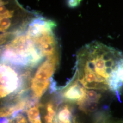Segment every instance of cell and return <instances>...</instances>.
<instances>
[{
  "mask_svg": "<svg viewBox=\"0 0 123 123\" xmlns=\"http://www.w3.org/2000/svg\"><path fill=\"white\" fill-rule=\"evenodd\" d=\"M123 59L119 50L93 42L85 45L77 53L74 77L88 90H109Z\"/></svg>",
  "mask_w": 123,
  "mask_h": 123,
  "instance_id": "1",
  "label": "cell"
},
{
  "mask_svg": "<svg viewBox=\"0 0 123 123\" xmlns=\"http://www.w3.org/2000/svg\"><path fill=\"white\" fill-rule=\"evenodd\" d=\"M44 58L25 30L0 48V62L22 69L33 70Z\"/></svg>",
  "mask_w": 123,
  "mask_h": 123,
  "instance_id": "2",
  "label": "cell"
},
{
  "mask_svg": "<svg viewBox=\"0 0 123 123\" xmlns=\"http://www.w3.org/2000/svg\"><path fill=\"white\" fill-rule=\"evenodd\" d=\"M38 15L24 8L17 1L0 0V34L17 35Z\"/></svg>",
  "mask_w": 123,
  "mask_h": 123,
  "instance_id": "3",
  "label": "cell"
},
{
  "mask_svg": "<svg viewBox=\"0 0 123 123\" xmlns=\"http://www.w3.org/2000/svg\"><path fill=\"white\" fill-rule=\"evenodd\" d=\"M59 54L49 57L37 68L30 82L31 98L38 101L50 86L52 76L59 64Z\"/></svg>",
  "mask_w": 123,
  "mask_h": 123,
  "instance_id": "4",
  "label": "cell"
},
{
  "mask_svg": "<svg viewBox=\"0 0 123 123\" xmlns=\"http://www.w3.org/2000/svg\"><path fill=\"white\" fill-rule=\"evenodd\" d=\"M25 79L22 70L0 62V99L17 97L24 88Z\"/></svg>",
  "mask_w": 123,
  "mask_h": 123,
  "instance_id": "5",
  "label": "cell"
},
{
  "mask_svg": "<svg viewBox=\"0 0 123 123\" xmlns=\"http://www.w3.org/2000/svg\"><path fill=\"white\" fill-rule=\"evenodd\" d=\"M87 90L74 76L70 82L62 89L60 99L62 102L79 105L86 98Z\"/></svg>",
  "mask_w": 123,
  "mask_h": 123,
  "instance_id": "6",
  "label": "cell"
},
{
  "mask_svg": "<svg viewBox=\"0 0 123 123\" xmlns=\"http://www.w3.org/2000/svg\"><path fill=\"white\" fill-rule=\"evenodd\" d=\"M56 119L57 123H76L71 104L62 102L57 108Z\"/></svg>",
  "mask_w": 123,
  "mask_h": 123,
  "instance_id": "7",
  "label": "cell"
},
{
  "mask_svg": "<svg viewBox=\"0 0 123 123\" xmlns=\"http://www.w3.org/2000/svg\"><path fill=\"white\" fill-rule=\"evenodd\" d=\"M41 104L38 102L26 109V114L30 123H43L41 117Z\"/></svg>",
  "mask_w": 123,
  "mask_h": 123,
  "instance_id": "8",
  "label": "cell"
},
{
  "mask_svg": "<svg viewBox=\"0 0 123 123\" xmlns=\"http://www.w3.org/2000/svg\"><path fill=\"white\" fill-rule=\"evenodd\" d=\"M98 102L90 101L85 98L84 101H82L79 105V109L86 114L95 112L98 108Z\"/></svg>",
  "mask_w": 123,
  "mask_h": 123,
  "instance_id": "9",
  "label": "cell"
},
{
  "mask_svg": "<svg viewBox=\"0 0 123 123\" xmlns=\"http://www.w3.org/2000/svg\"><path fill=\"white\" fill-rule=\"evenodd\" d=\"M100 93L97 92L94 90H87V94L86 98L90 101L99 102L101 98Z\"/></svg>",
  "mask_w": 123,
  "mask_h": 123,
  "instance_id": "10",
  "label": "cell"
},
{
  "mask_svg": "<svg viewBox=\"0 0 123 123\" xmlns=\"http://www.w3.org/2000/svg\"><path fill=\"white\" fill-rule=\"evenodd\" d=\"M8 123H28L26 117L20 113L9 119Z\"/></svg>",
  "mask_w": 123,
  "mask_h": 123,
  "instance_id": "11",
  "label": "cell"
},
{
  "mask_svg": "<svg viewBox=\"0 0 123 123\" xmlns=\"http://www.w3.org/2000/svg\"><path fill=\"white\" fill-rule=\"evenodd\" d=\"M81 3V0H68L67 2V5L70 8H75L79 6Z\"/></svg>",
  "mask_w": 123,
  "mask_h": 123,
  "instance_id": "12",
  "label": "cell"
},
{
  "mask_svg": "<svg viewBox=\"0 0 123 123\" xmlns=\"http://www.w3.org/2000/svg\"><path fill=\"white\" fill-rule=\"evenodd\" d=\"M8 117H9V115L6 107L0 108V119Z\"/></svg>",
  "mask_w": 123,
  "mask_h": 123,
  "instance_id": "13",
  "label": "cell"
},
{
  "mask_svg": "<svg viewBox=\"0 0 123 123\" xmlns=\"http://www.w3.org/2000/svg\"><path fill=\"white\" fill-rule=\"evenodd\" d=\"M99 120L100 123H123L122 120H109L106 119H100Z\"/></svg>",
  "mask_w": 123,
  "mask_h": 123,
  "instance_id": "14",
  "label": "cell"
}]
</instances>
